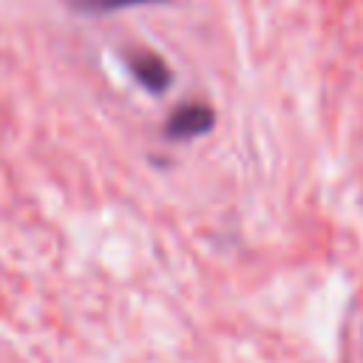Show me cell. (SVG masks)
<instances>
[{
    "instance_id": "6da1fadb",
    "label": "cell",
    "mask_w": 363,
    "mask_h": 363,
    "mask_svg": "<svg viewBox=\"0 0 363 363\" xmlns=\"http://www.w3.org/2000/svg\"><path fill=\"white\" fill-rule=\"evenodd\" d=\"M216 125V113L213 108L201 105V102H187V105H179L167 125H164V136L167 139H176V142H187V139H196V136H204L210 133Z\"/></svg>"
},
{
    "instance_id": "7a4b0ae2",
    "label": "cell",
    "mask_w": 363,
    "mask_h": 363,
    "mask_svg": "<svg viewBox=\"0 0 363 363\" xmlns=\"http://www.w3.org/2000/svg\"><path fill=\"white\" fill-rule=\"evenodd\" d=\"M125 62H128V71L133 74V79L150 94H164L173 82L167 62L153 51H128Z\"/></svg>"
},
{
    "instance_id": "3957f363",
    "label": "cell",
    "mask_w": 363,
    "mask_h": 363,
    "mask_svg": "<svg viewBox=\"0 0 363 363\" xmlns=\"http://www.w3.org/2000/svg\"><path fill=\"white\" fill-rule=\"evenodd\" d=\"M65 3L79 14H111V11H119V9L153 6V3H167V0H65Z\"/></svg>"
}]
</instances>
